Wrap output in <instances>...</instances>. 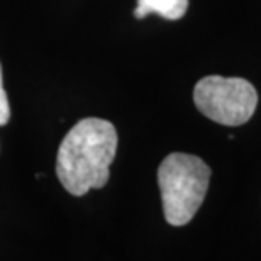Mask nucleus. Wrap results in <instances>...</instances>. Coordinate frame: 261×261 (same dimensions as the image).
I'll return each instance as SVG.
<instances>
[{
	"label": "nucleus",
	"mask_w": 261,
	"mask_h": 261,
	"mask_svg": "<svg viewBox=\"0 0 261 261\" xmlns=\"http://www.w3.org/2000/svg\"><path fill=\"white\" fill-rule=\"evenodd\" d=\"M117 151V130L112 122L87 117L76 122L61 141L56 156V175L68 194L83 197L102 189L111 178Z\"/></svg>",
	"instance_id": "obj_1"
},
{
	"label": "nucleus",
	"mask_w": 261,
	"mask_h": 261,
	"mask_svg": "<svg viewBox=\"0 0 261 261\" xmlns=\"http://www.w3.org/2000/svg\"><path fill=\"white\" fill-rule=\"evenodd\" d=\"M211 168L194 154L171 153L158 168V185L166 222L171 226L189 224L205 198Z\"/></svg>",
	"instance_id": "obj_2"
},
{
	"label": "nucleus",
	"mask_w": 261,
	"mask_h": 261,
	"mask_svg": "<svg viewBox=\"0 0 261 261\" xmlns=\"http://www.w3.org/2000/svg\"><path fill=\"white\" fill-rule=\"evenodd\" d=\"M197 109L211 121L222 126H241L253 117L258 106V93L244 78L203 76L194 88Z\"/></svg>",
	"instance_id": "obj_3"
},
{
	"label": "nucleus",
	"mask_w": 261,
	"mask_h": 261,
	"mask_svg": "<svg viewBox=\"0 0 261 261\" xmlns=\"http://www.w3.org/2000/svg\"><path fill=\"white\" fill-rule=\"evenodd\" d=\"M189 9V0H138L134 9L136 19H144L149 14H158L163 19L178 20Z\"/></svg>",
	"instance_id": "obj_4"
},
{
	"label": "nucleus",
	"mask_w": 261,
	"mask_h": 261,
	"mask_svg": "<svg viewBox=\"0 0 261 261\" xmlns=\"http://www.w3.org/2000/svg\"><path fill=\"white\" fill-rule=\"evenodd\" d=\"M10 121V106L9 98L4 88V78H2V65H0V126H5Z\"/></svg>",
	"instance_id": "obj_5"
}]
</instances>
